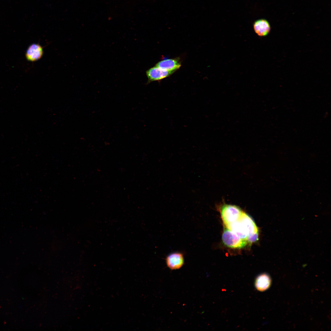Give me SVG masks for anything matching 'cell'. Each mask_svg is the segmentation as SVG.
Segmentation results:
<instances>
[{
	"label": "cell",
	"instance_id": "6da1fadb",
	"mask_svg": "<svg viewBox=\"0 0 331 331\" xmlns=\"http://www.w3.org/2000/svg\"><path fill=\"white\" fill-rule=\"evenodd\" d=\"M226 227L240 238L246 240L248 236L259 233L258 228L254 220L244 211L238 220Z\"/></svg>",
	"mask_w": 331,
	"mask_h": 331
},
{
	"label": "cell",
	"instance_id": "7a4b0ae2",
	"mask_svg": "<svg viewBox=\"0 0 331 331\" xmlns=\"http://www.w3.org/2000/svg\"><path fill=\"white\" fill-rule=\"evenodd\" d=\"M223 223L226 227L238 220L243 211L236 205L224 204L219 208Z\"/></svg>",
	"mask_w": 331,
	"mask_h": 331
},
{
	"label": "cell",
	"instance_id": "3957f363",
	"mask_svg": "<svg viewBox=\"0 0 331 331\" xmlns=\"http://www.w3.org/2000/svg\"><path fill=\"white\" fill-rule=\"evenodd\" d=\"M224 244L233 249H241L245 247L249 243L245 240L239 238L229 229L224 227L222 236Z\"/></svg>",
	"mask_w": 331,
	"mask_h": 331
},
{
	"label": "cell",
	"instance_id": "277c9868",
	"mask_svg": "<svg viewBox=\"0 0 331 331\" xmlns=\"http://www.w3.org/2000/svg\"><path fill=\"white\" fill-rule=\"evenodd\" d=\"M174 72L163 69L155 66L146 71V74L148 79L147 84L153 81H159L166 78Z\"/></svg>",
	"mask_w": 331,
	"mask_h": 331
},
{
	"label": "cell",
	"instance_id": "5b68a950",
	"mask_svg": "<svg viewBox=\"0 0 331 331\" xmlns=\"http://www.w3.org/2000/svg\"><path fill=\"white\" fill-rule=\"evenodd\" d=\"M166 260L167 266L171 270L180 269L184 263L183 254L179 252L169 254L167 256Z\"/></svg>",
	"mask_w": 331,
	"mask_h": 331
},
{
	"label": "cell",
	"instance_id": "8992f818",
	"mask_svg": "<svg viewBox=\"0 0 331 331\" xmlns=\"http://www.w3.org/2000/svg\"><path fill=\"white\" fill-rule=\"evenodd\" d=\"M43 54L42 47L38 44H33L28 48L26 52L25 56L28 60L34 62L41 58Z\"/></svg>",
	"mask_w": 331,
	"mask_h": 331
},
{
	"label": "cell",
	"instance_id": "52a82bcc",
	"mask_svg": "<svg viewBox=\"0 0 331 331\" xmlns=\"http://www.w3.org/2000/svg\"><path fill=\"white\" fill-rule=\"evenodd\" d=\"M155 66L163 69L174 72L180 68L181 64L179 59L175 58L162 60Z\"/></svg>",
	"mask_w": 331,
	"mask_h": 331
},
{
	"label": "cell",
	"instance_id": "ba28073f",
	"mask_svg": "<svg viewBox=\"0 0 331 331\" xmlns=\"http://www.w3.org/2000/svg\"><path fill=\"white\" fill-rule=\"evenodd\" d=\"M253 26L255 32L260 36H267L269 33L271 29L268 22L264 19L256 21L253 24Z\"/></svg>",
	"mask_w": 331,
	"mask_h": 331
},
{
	"label": "cell",
	"instance_id": "9c48e42d",
	"mask_svg": "<svg viewBox=\"0 0 331 331\" xmlns=\"http://www.w3.org/2000/svg\"><path fill=\"white\" fill-rule=\"evenodd\" d=\"M271 284V280L266 274H263L258 276L255 282V287L258 290L263 291L268 288Z\"/></svg>",
	"mask_w": 331,
	"mask_h": 331
}]
</instances>
